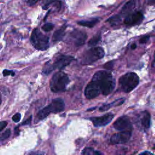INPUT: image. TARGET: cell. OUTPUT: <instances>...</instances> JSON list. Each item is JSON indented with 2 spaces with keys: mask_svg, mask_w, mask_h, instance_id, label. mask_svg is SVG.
<instances>
[{
  "mask_svg": "<svg viewBox=\"0 0 155 155\" xmlns=\"http://www.w3.org/2000/svg\"><path fill=\"white\" fill-rule=\"evenodd\" d=\"M147 2L150 5H155V0H147Z\"/></svg>",
  "mask_w": 155,
  "mask_h": 155,
  "instance_id": "836d02e7",
  "label": "cell"
},
{
  "mask_svg": "<svg viewBox=\"0 0 155 155\" xmlns=\"http://www.w3.org/2000/svg\"><path fill=\"white\" fill-rule=\"evenodd\" d=\"M65 108V104L62 99L56 98L53 99L47 106L41 109L37 114L36 119L38 120H42L48 116L51 113H57L63 111Z\"/></svg>",
  "mask_w": 155,
  "mask_h": 155,
  "instance_id": "5b68a950",
  "label": "cell"
},
{
  "mask_svg": "<svg viewBox=\"0 0 155 155\" xmlns=\"http://www.w3.org/2000/svg\"><path fill=\"white\" fill-rule=\"evenodd\" d=\"M30 42L32 45L38 50L44 51L49 47V38L38 28L33 30L31 34Z\"/></svg>",
  "mask_w": 155,
  "mask_h": 155,
  "instance_id": "8992f818",
  "label": "cell"
},
{
  "mask_svg": "<svg viewBox=\"0 0 155 155\" xmlns=\"http://www.w3.org/2000/svg\"><path fill=\"white\" fill-rule=\"evenodd\" d=\"M70 38L73 41L74 45L79 47L85 43L87 38V35L83 31L74 30L70 34Z\"/></svg>",
  "mask_w": 155,
  "mask_h": 155,
  "instance_id": "4fadbf2b",
  "label": "cell"
},
{
  "mask_svg": "<svg viewBox=\"0 0 155 155\" xmlns=\"http://www.w3.org/2000/svg\"><path fill=\"white\" fill-rule=\"evenodd\" d=\"M139 83L138 75L134 72H128L122 76L119 80L120 89L125 92L129 93L134 90Z\"/></svg>",
  "mask_w": 155,
  "mask_h": 155,
  "instance_id": "277c9868",
  "label": "cell"
},
{
  "mask_svg": "<svg viewBox=\"0 0 155 155\" xmlns=\"http://www.w3.org/2000/svg\"><path fill=\"white\" fill-rule=\"evenodd\" d=\"M42 8L47 10L48 8H54L56 10L61 9L62 2L60 0H44L42 3Z\"/></svg>",
  "mask_w": 155,
  "mask_h": 155,
  "instance_id": "9a60e30c",
  "label": "cell"
},
{
  "mask_svg": "<svg viewBox=\"0 0 155 155\" xmlns=\"http://www.w3.org/2000/svg\"><path fill=\"white\" fill-rule=\"evenodd\" d=\"M125 102V98L124 97H122V98H119L118 99L115 100L114 101L108 104H105L103 105L102 106H101L99 108V111H107L108 110H109L111 107H117L119 105H122L124 102Z\"/></svg>",
  "mask_w": 155,
  "mask_h": 155,
  "instance_id": "e0dca14e",
  "label": "cell"
},
{
  "mask_svg": "<svg viewBox=\"0 0 155 155\" xmlns=\"http://www.w3.org/2000/svg\"><path fill=\"white\" fill-rule=\"evenodd\" d=\"M82 155H104L102 153L93 150L92 148H85L82 151Z\"/></svg>",
  "mask_w": 155,
  "mask_h": 155,
  "instance_id": "ffe728a7",
  "label": "cell"
},
{
  "mask_svg": "<svg viewBox=\"0 0 155 155\" xmlns=\"http://www.w3.org/2000/svg\"><path fill=\"white\" fill-rule=\"evenodd\" d=\"M70 82L68 75L62 71L55 73L50 79V87L54 93L65 91Z\"/></svg>",
  "mask_w": 155,
  "mask_h": 155,
  "instance_id": "3957f363",
  "label": "cell"
},
{
  "mask_svg": "<svg viewBox=\"0 0 155 155\" xmlns=\"http://www.w3.org/2000/svg\"><path fill=\"white\" fill-rule=\"evenodd\" d=\"M143 19V15L142 13L139 11H136L134 12H131V13L125 16L124 19V23L127 25L133 26L140 24Z\"/></svg>",
  "mask_w": 155,
  "mask_h": 155,
  "instance_id": "9c48e42d",
  "label": "cell"
},
{
  "mask_svg": "<svg viewBox=\"0 0 155 155\" xmlns=\"http://www.w3.org/2000/svg\"><path fill=\"white\" fill-rule=\"evenodd\" d=\"M25 3L29 5V6H31L35 5V4H36L39 0H24Z\"/></svg>",
  "mask_w": 155,
  "mask_h": 155,
  "instance_id": "83f0119b",
  "label": "cell"
},
{
  "mask_svg": "<svg viewBox=\"0 0 155 155\" xmlns=\"http://www.w3.org/2000/svg\"><path fill=\"white\" fill-rule=\"evenodd\" d=\"M91 80L95 82L101 93L105 96L113 91L116 84L111 73L107 70H100L96 72Z\"/></svg>",
  "mask_w": 155,
  "mask_h": 155,
  "instance_id": "6da1fadb",
  "label": "cell"
},
{
  "mask_svg": "<svg viewBox=\"0 0 155 155\" xmlns=\"http://www.w3.org/2000/svg\"><path fill=\"white\" fill-rule=\"evenodd\" d=\"M73 59L74 58L70 55H59L53 62L51 61L46 62L43 68L42 72L45 74H48L55 69L61 70L68 65Z\"/></svg>",
  "mask_w": 155,
  "mask_h": 155,
  "instance_id": "7a4b0ae2",
  "label": "cell"
},
{
  "mask_svg": "<svg viewBox=\"0 0 155 155\" xmlns=\"http://www.w3.org/2000/svg\"><path fill=\"white\" fill-rule=\"evenodd\" d=\"M139 155H153V154L152 153H151L150 151H143V152L141 153Z\"/></svg>",
  "mask_w": 155,
  "mask_h": 155,
  "instance_id": "d6a6232c",
  "label": "cell"
},
{
  "mask_svg": "<svg viewBox=\"0 0 155 155\" xmlns=\"http://www.w3.org/2000/svg\"><path fill=\"white\" fill-rule=\"evenodd\" d=\"M114 128L119 131H131L132 124L130 119L125 116L119 117L113 124Z\"/></svg>",
  "mask_w": 155,
  "mask_h": 155,
  "instance_id": "ba28073f",
  "label": "cell"
},
{
  "mask_svg": "<svg viewBox=\"0 0 155 155\" xmlns=\"http://www.w3.org/2000/svg\"><path fill=\"white\" fill-rule=\"evenodd\" d=\"M120 20H121V17L119 15H117L109 18L107 20V22H108L111 25L113 26L118 24L120 22Z\"/></svg>",
  "mask_w": 155,
  "mask_h": 155,
  "instance_id": "44dd1931",
  "label": "cell"
},
{
  "mask_svg": "<svg viewBox=\"0 0 155 155\" xmlns=\"http://www.w3.org/2000/svg\"><path fill=\"white\" fill-rule=\"evenodd\" d=\"M20 119H21V114L19 113H17L12 117V120L15 122H18L20 120Z\"/></svg>",
  "mask_w": 155,
  "mask_h": 155,
  "instance_id": "4316f807",
  "label": "cell"
},
{
  "mask_svg": "<svg viewBox=\"0 0 155 155\" xmlns=\"http://www.w3.org/2000/svg\"><path fill=\"white\" fill-rule=\"evenodd\" d=\"M10 133H11V130L10 129H7L3 133L1 134V140L2 141L3 140L8 138L10 135Z\"/></svg>",
  "mask_w": 155,
  "mask_h": 155,
  "instance_id": "cb8c5ba5",
  "label": "cell"
},
{
  "mask_svg": "<svg viewBox=\"0 0 155 155\" xmlns=\"http://www.w3.org/2000/svg\"><path fill=\"white\" fill-rule=\"evenodd\" d=\"M2 74L4 76H9V75H12V76H14L15 75V72L13 71L12 70H4L2 71Z\"/></svg>",
  "mask_w": 155,
  "mask_h": 155,
  "instance_id": "484cf974",
  "label": "cell"
},
{
  "mask_svg": "<svg viewBox=\"0 0 155 155\" xmlns=\"http://www.w3.org/2000/svg\"><path fill=\"white\" fill-rule=\"evenodd\" d=\"M44 152H41V151H33L31 152L29 155H44Z\"/></svg>",
  "mask_w": 155,
  "mask_h": 155,
  "instance_id": "4dcf8cb0",
  "label": "cell"
},
{
  "mask_svg": "<svg viewBox=\"0 0 155 155\" xmlns=\"http://www.w3.org/2000/svg\"><path fill=\"white\" fill-rule=\"evenodd\" d=\"M101 93L99 88L92 80L87 84L84 91L85 96L88 99L95 98L99 96Z\"/></svg>",
  "mask_w": 155,
  "mask_h": 155,
  "instance_id": "7c38bea8",
  "label": "cell"
},
{
  "mask_svg": "<svg viewBox=\"0 0 155 155\" xmlns=\"http://www.w3.org/2000/svg\"><path fill=\"white\" fill-rule=\"evenodd\" d=\"M66 25L62 26L59 29L57 30L53 35V41L54 42L61 41L65 35Z\"/></svg>",
  "mask_w": 155,
  "mask_h": 155,
  "instance_id": "ac0fdd59",
  "label": "cell"
},
{
  "mask_svg": "<svg viewBox=\"0 0 155 155\" xmlns=\"http://www.w3.org/2000/svg\"><path fill=\"white\" fill-rule=\"evenodd\" d=\"M7 122L6 121H2L0 122V131H2L7 126Z\"/></svg>",
  "mask_w": 155,
  "mask_h": 155,
  "instance_id": "f546056e",
  "label": "cell"
},
{
  "mask_svg": "<svg viewBox=\"0 0 155 155\" xmlns=\"http://www.w3.org/2000/svg\"><path fill=\"white\" fill-rule=\"evenodd\" d=\"M54 27V24L52 23H47L45 24L44 25L42 26V29L45 31V32H48L51 31Z\"/></svg>",
  "mask_w": 155,
  "mask_h": 155,
  "instance_id": "603a6c76",
  "label": "cell"
},
{
  "mask_svg": "<svg viewBox=\"0 0 155 155\" xmlns=\"http://www.w3.org/2000/svg\"><path fill=\"white\" fill-rule=\"evenodd\" d=\"M99 21V18H93L91 20L87 21V20H84V21H80L77 22V24L79 25L85 27H88V28H92Z\"/></svg>",
  "mask_w": 155,
  "mask_h": 155,
  "instance_id": "d6986e66",
  "label": "cell"
},
{
  "mask_svg": "<svg viewBox=\"0 0 155 155\" xmlns=\"http://www.w3.org/2000/svg\"><path fill=\"white\" fill-rule=\"evenodd\" d=\"M149 39H150V36L145 35V36H143V37H142L139 39V42L140 44H145L149 41Z\"/></svg>",
  "mask_w": 155,
  "mask_h": 155,
  "instance_id": "d4e9b609",
  "label": "cell"
},
{
  "mask_svg": "<svg viewBox=\"0 0 155 155\" xmlns=\"http://www.w3.org/2000/svg\"><path fill=\"white\" fill-rule=\"evenodd\" d=\"M136 47H137L136 44L134 43V44H133L131 45V48L132 50H134V49L136 48Z\"/></svg>",
  "mask_w": 155,
  "mask_h": 155,
  "instance_id": "e575fe53",
  "label": "cell"
},
{
  "mask_svg": "<svg viewBox=\"0 0 155 155\" xmlns=\"http://www.w3.org/2000/svg\"><path fill=\"white\" fill-rule=\"evenodd\" d=\"M113 117H114V114L113 113H109L102 116L90 117V120L93 122L94 127H103L108 124L113 120Z\"/></svg>",
  "mask_w": 155,
  "mask_h": 155,
  "instance_id": "8fae6325",
  "label": "cell"
},
{
  "mask_svg": "<svg viewBox=\"0 0 155 155\" xmlns=\"http://www.w3.org/2000/svg\"><path fill=\"white\" fill-rule=\"evenodd\" d=\"M136 5L135 0H130L128 1L122 8L120 15H119L120 17L121 16H127L130 13H131L133 10L134 8Z\"/></svg>",
  "mask_w": 155,
  "mask_h": 155,
  "instance_id": "2e32d148",
  "label": "cell"
},
{
  "mask_svg": "<svg viewBox=\"0 0 155 155\" xmlns=\"http://www.w3.org/2000/svg\"><path fill=\"white\" fill-rule=\"evenodd\" d=\"M139 122L141 127L144 130H147L150 126L151 116L148 111H142L139 116Z\"/></svg>",
  "mask_w": 155,
  "mask_h": 155,
  "instance_id": "5bb4252c",
  "label": "cell"
},
{
  "mask_svg": "<svg viewBox=\"0 0 155 155\" xmlns=\"http://www.w3.org/2000/svg\"><path fill=\"white\" fill-rule=\"evenodd\" d=\"M31 116L29 117V118H28L25 122H22V125H28V124H30V122H31Z\"/></svg>",
  "mask_w": 155,
  "mask_h": 155,
  "instance_id": "1f68e13d",
  "label": "cell"
},
{
  "mask_svg": "<svg viewBox=\"0 0 155 155\" xmlns=\"http://www.w3.org/2000/svg\"><path fill=\"white\" fill-rule=\"evenodd\" d=\"M154 62H155V53H154Z\"/></svg>",
  "mask_w": 155,
  "mask_h": 155,
  "instance_id": "d590c367",
  "label": "cell"
},
{
  "mask_svg": "<svg viewBox=\"0 0 155 155\" xmlns=\"http://www.w3.org/2000/svg\"><path fill=\"white\" fill-rule=\"evenodd\" d=\"M104 49L100 47L91 48L84 53L81 58V64L90 65L104 56Z\"/></svg>",
  "mask_w": 155,
  "mask_h": 155,
  "instance_id": "52a82bcc",
  "label": "cell"
},
{
  "mask_svg": "<svg viewBox=\"0 0 155 155\" xmlns=\"http://www.w3.org/2000/svg\"><path fill=\"white\" fill-rule=\"evenodd\" d=\"M101 39V35L99 33L96 34L94 35L93 37L91 38V39L88 41V44L89 46H94L96 45L100 41Z\"/></svg>",
  "mask_w": 155,
  "mask_h": 155,
  "instance_id": "7402d4cb",
  "label": "cell"
},
{
  "mask_svg": "<svg viewBox=\"0 0 155 155\" xmlns=\"http://www.w3.org/2000/svg\"><path fill=\"white\" fill-rule=\"evenodd\" d=\"M113 62L110 61V62H108L107 63H106L105 65H104V67L107 69H111V68L113 67Z\"/></svg>",
  "mask_w": 155,
  "mask_h": 155,
  "instance_id": "f1b7e54d",
  "label": "cell"
},
{
  "mask_svg": "<svg viewBox=\"0 0 155 155\" xmlns=\"http://www.w3.org/2000/svg\"><path fill=\"white\" fill-rule=\"evenodd\" d=\"M131 136V131H122L113 134L110 138V142L113 144L124 143L127 142Z\"/></svg>",
  "mask_w": 155,
  "mask_h": 155,
  "instance_id": "30bf717a",
  "label": "cell"
}]
</instances>
